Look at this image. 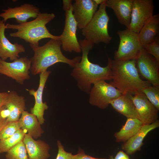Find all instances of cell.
<instances>
[{
  "mask_svg": "<svg viewBox=\"0 0 159 159\" xmlns=\"http://www.w3.org/2000/svg\"><path fill=\"white\" fill-rule=\"evenodd\" d=\"M8 93L4 105L9 112L7 121L8 122L19 121L22 113L26 109L25 100L23 97L19 95L14 91Z\"/></svg>",
  "mask_w": 159,
  "mask_h": 159,
  "instance_id": "cell-20",
  "label": "cell"
},
{
  "mask_svg": "<svg viewBox=\"0 0 159 159\" xmlns=\"http://www.w3.org/2000/svg\"><path fill=\"white\" fill-rule=\"evenodd\" d=\"M133 0H106V7L112 9L118 22L128 29L130 24Z\"/></svg>",
  "mask_w": 159,
  "mask_h": 159,
  "instance_id": "cell-18",
  "label": "cell"
},
{
  "mask_svg": "<svg viewBox=\"0 0 159 159\" xmlns=\"http://www.w3.org/2000/svg\"><path fill=\"white\" fill-rule=\"evenodd\" d=\"M142 92L150 102L159 110V86L152 85L145 87Z\"/></svg>",
  "mask_w": 159,
  "mask_h": 159,
  "instance_id": "cell-27",
  "label": "cell"
},
{
  "mask_svg": "<svg viewBox=\"0 0 159 159\" xmlns=\"http://www.w3.org/2000/svg\"><path fill=\"white\" fill-rule=\"evenodd\" d=\"M132 95L122 94L110 103L112 108L116 111L127 118L138 119L137 112L132 100Z\"/></svg>",
  "mask_w": 159,
  "mask_h": 159,
  "instance_id": "cell-21",
  "label": "cell"
},
{
  "mask_svg": "<svg viewBox=\"0 0 159 159\" xmlns=\"http://www.w3.org/2000/svg\"><path fill=\"white\" fill-rule=\"evenodd\" d=\"M20 129L21 126L19 121L8 122L0 133V140L12 136Z\"/></svg>",
  "mask_w": 159,
  "mask_h": 159,
  "instance_id": "cell-28",
  "label": "cell"
},
{
  "mask_svg": "<svg viewBox=\"0 0 159 159\" xmlns=\"http://www.w3.org/2000/svg\"><path fill=\"white\" fill-rule=\"evenodd\" d=\"M139 73L153 86H159V62L143 48L135 59Z\"/></svg>",
  "mask_w": 159,
  "mask_h": 159,
  "instance_id": "cell-10",
  "label": "cell"
},
{
  "mask_svg": "<svg viewBox=\"0 0 159 159\" xmlns=\"http://www.w3.org/2000/svg\"><path fill=\"white\" fill-rule=\"evenodd\" d=\"M9 114V110L4 106L0 108V133L8 122L7 118Z\"/></svg>",
  "mask_w": 159,
  "mask_h": 159,
  "instance_id": "cell-31",
  "label": "cell"
},
{
  "mask_svg": "<svg viewBox=\"0 0 159 159\" xmlns=\"http://www.w3.org/2000/svg\"><path fill=\"white\" fill-rule=\"evenodd\" d=\"M139 119L143 125L151 124L158 120V110L150 102L142 92L132 96Z\"/></svg>",
  "mask_w": 159,
  "mask_h": 159,
  "instance_id": "cell-12",
  "label": "cell"
},
{
  "mask_svg": "<svg viewBox=\"0 0 159 159\" xmlns=\"http://www.w3.org/2000/svg\"><path fill=\"white\" fill-rule=\"evenodd\" d=\"M51 73V71L47 70L39 74V85L36 91L33 89L30 90L26 89L29 94L34 97L35 100V104L30 110L31 113L37 117L41 125L44 122V111L48 108L47 103L43 102L42 95L45 84Z\"/></svg>",
  "mask_w": 159,
  "mask_h": 159,
  "instance_id": "cell-15",
  "label": "cell"
},
{
  "mask_svg": "<svg viewBox=\"0 0 159 159\" xmlns=\"http://www.w3.org/2000/svg\"><path fill=\"white\" fill-rule=\"evenodd\" d=\"M159 126L158 120L151 124L143 125L135 134L122 144V149L127 154L130 155L139 150L143 144V141L147 134Z\"/></svg>",
  "mask_w": 159,
  "mask_h": 159,
  "instance_id": "cell-17",
  "label": "cell"
},
{
  "mask_svg": "<svg viewBox=\"0 0 159 159\" xmlns=\"http://www.w3.org/2000/svg\"><path fill=\"white\" fill-rule=\"evenodd\" d=\"M114 159H130L128 155L123 151L120 150L117 153Z\"/></svg>",
  "mask_w": 159,
  "mask_h": 159,
  "instance_id": "cell-34",
  "label": "cell"
},
{
  "mask_svg": "<svg viewBox=\"0 0 159 159\" xmlns=\"http://www.w3.org/2000/svg\"><path fill=\"white\" fill-rule=\"evenodd\" d=\"M55 17L53 13L40 12L37 17L32 21L17 24L7 23L5 25L6 28L17 30L10 34L11 37L23 39L29 45H38L39 41L44 38L59 40V36L51 34L46 26Z\"/></svg>",
  "mask_w": 159,
  "mask_h": 159,
  "instance_id": "cell-4",
  "label": "cell"
},
{
  "mask_svg": "<svg viewBox=\"0 0 159 159\" xmlns=\"http://www.w3.org/2000/svg\"><path fill=\"white\" fill-rule=\"evenodd\" d=\"M89 94L90 104L100 109H105L112 101L123 93L110 83L102 81L93 84Z\"/></svg>",
  "mask_w": 159,
  "mask_h": 159,
  "instance_id": "cell-7",
  "label": "cell"
},
{
  "mask_svg": "<svg viewBox=\"0 0 159 159\" xmlns=\"http://www.w3.org/2000/svg\"><path fill=\"white\" fill-rule=\"evenodd\" d=\"M109 159H114V158L112 155H110L109 158Z\"/></svg>",
  "mask_w": 159,
  "mask_h": 159,
  "instance_id": "cell-37",
  "label": "cell"
},
{
  "mask_svg": "<svg viewBox=\"0 0 159 159\" xmlns=\"http://www.w3.org/2000/svg\"><path fill=\"white\" fill-rule=\"evenodd\" d=\"M64 11L65 24L62 33L59 36V40L64 51L80 53L81 52V47L76 33L77 24L73 16L72 4Z\"/></svg>",
  "mask_w": 159,
  "mask_h": 159,
  "instance_id": "cell-8",
  "label": "cell"
},
{
  "mask_svg": "<svg viewBox=\"0 0 159 159\" xmlns=\"http://www.w3.org/2000/svg\"><path fill=\"white\" fill-rule=\"evenodd\" d=\"M159 15H153L143 26L138 33L142 47L150 44L159 36Z\"/></svg>",
  "mask_w": 159,
  "mask_h": 159,
  "instance_id": "cell-22",
  "label": "cell"
},
{
  "mask_svg": "<svg viewBox=\"0 0 159 159\" xmlns=\"http://www.w3.org/2000/svg\"><path fill=\"white\" fill-rule=\"evenodd\" d=\"M19 121L21 129L27 132L34 139L41 137L44 132L37 117L27 111L22 112Z\"/></svg>",
  "mask_w": 159,
  "mask_h": 159,
  "instance_id": "cell-23",
  "label": "cell"
},
{
  "mask_svg": "<svg viewBox=\"0 0 159 159\" xmlns=\"http://www.w3.org/2000/svg\"><path fill=\"white\" fill-rule=\"evenodd\" d=\"M106 0L100 5L99 9L92 19L82 29V34L85 39L94 44L101 42L108 44L112 39L108 31L110 18L106 11Z\"/></svg>",
  "mask_w": 159,
  "mask_h": 159,
  "instance_id": "cell-5",
  "label": "cell"
},
{
  "mask_svg": "<svg viewBox=\"0 0 159 159\" xmlns=\"http://www.w3.org/2000/svg\"><path fill=\"white\" fill-rule=\"evenodd\" d=\"M154 9L153 0H133L131 21L128 29L138 33L153 15Z\"/></svg>",
  "mask_w": 159,
  "mask_h": 159,
  "instance_id": "cell-11",
  "label": "cell"
},
{
  "mask_svg": "<svg viewBox=\"0 0 159 159\" xmlns=\"http://www.w3.org/2000/svg\"><path fill=\"white\" fill-rule=\"evenodd\" d=\"M57 145L58 151L56 159H72L73 155L65 150L64 146L60 141H57Z\"/></svg>",
  "mask_w": 159,
  "mask_h": 159,
  "instance_id": "cell-30",
  "label": "cell"
},
{
  "mask_svg": "<svg viewBox=\"0 0 159 159\" xmlns=\"http://www.w3.org/2000/svg\"><path fill=\"white\" fill-rule=\"evenodd\" d=\"M120 38L118 48L114 52V59L125 61L135 60L143 49L138 33L129 29L118 30Z\"/></svg>",
  "mask_w": 159,
  "mask_h": 159,
  "instance_id": "cell-6",
  "label": "cell"
},
{
  "mask_svg": "<svg viewBox=\"0 0 159 159\" xmlns=\"http://www.w3.org/2000/svg\"><path fill=\"white\" fill-rule=\"evenodd\" d=\"M72 6L73 14L77 27L82 29L92 19L98 5L94 0H76Z\"/></svg>",
  "mask_w": 159,
  "mask_h": 159,
  "instance_id": "cell-13",
  "label": "cell"
},
{
  "mask_svg": "<svg viewBox=\"0 0 159 159\" xmlns=\"http://www.w3.org/2000/svg\"><path fill=\"white\" fill-rule=\"evenodd\" d=\"M143 125L138 118H127L120 130L114 134L116 142L124 143L126 141L135 134Z\"/></svg>",
  "mask_w": 159,
  "mask_h": 159,
  "instance_id": "cell-24",
  "label": "cell"
},
{
  "mask_svg": "<svg viewBox=\"0 0 159 159\" xmlns=\"http://www.w3.org/2000/svg\"><path fill=\"white\" fill-rule=\"evenodd\" d=\"M9 93L6 92H0V108L4 106L8 96Z\"/></svg>",
  "mask_w": 159,
  "mask_h": 159,
  "instance_id": "cell-33",
  "label": "cell"
},
{
  "mask_svg": "<svg viewBox=\"0 0 159 159\" xmlns=\"http://www.w3.org/2000/svg\"><path fill=\"white\" fill-rule=\"evenodd\" d=\"M23 141L29 159H48L50 157V146L44 141L35 140L26 133Z\"/></svg>",
  "mask_w": 159,
  "mask_h": 159,
  "instance_id": "cell-19",
  "label": "cell"
},
{
  "mask_svg": "<svg viewBox=\"0 0 159 159\" xmlns=\"http://www.w3.org/2000/svg\"><path fill=\"white\" fill-rule=\"evenodd\" d=\"M143 48L159 62V36L152 43L143 46Z\"/></svg>",
  "mask_w": 159,
  "mask_h": 159,
  "instance_id": "cell-29",
  "label": "cell"
},
{
  "mask_svg": "<svg viewBox=\"0 0 159 159\" xmlns=\"http://www.w3.org/2000/svg\"><path fill=\"white\" fill-rule=\"evenodd\" d=\"M72 1L71 0H64L63 1V8L64 10L69 9L72 4Z\"/></svg>",
  "mask_w": 159,
  "mask_h": 159,
  "instance_id": "cell-35",
  "label": "cell"
},
{
  "mask_svg": "<svg viewBox=\"0 0 159 159\" xmlns=\"http://www.w3.org/2000/svg\"><path fill=\"white\" fill-rule=\"evenodd\" d=\"M2 11L4 12L0 14V17L3 18L5 23L9 19L14 18L19 24L27 22L30 18L35 19L40 13L39 8L28 3H24L13 8L8 7Z\"/></svg>",
  "mask_w": 159,
  "mask_h": 159,
  "instance_id": "cell-14",
  "label": "cell"
},
{
  "mask_svg": "<svg viewBox=\"0 0 159 159\" xmlns=\"http://www.w3.org/2000/svg\"><path fill=\"white\" fill-rule=\"evenodd\" d=\"M6 159H29L25 145L21 141L7 152Z\"/></svg>",
  "mask_w": 159,
  "mask_h": 159,
  "instance_id": "cell-26",
  "label": "cell"
},
{
  "mask_svg": "<svg viewBox=\"0 0 159 159\" xmlns=\"http://www.w3.org/2000/svg\"><path fill=\"white\" fill-rule=\"evenodd\" d=\"M31 67V60L26 57L19 58L11 62L0 58V73L12 78L21 85L30 78Z\"/></svg>",
  "mask_w": 159,
  "mask_h": 159,
  "instance_id": "cell-9",
  "label": "cell"
},
{
  "mask_svg": "<svg viewBox=\"0 0 159 159\" xmlns=\"http://www.w3.org/2000/svg\"><path fill=\"white\" fill-rule=\"evenodd\" d=\"M96 4L98 5L102 3L105 1V0H94Z\"/></svg>",
  "mask_w": 159,
  "mask_h": 159,
  "instance_id": "cell-36",
  "label": "cell"
},
{
  "mask_svg": "<svg viewBox=\"0 0 159 159\" xmlns=\"http://www.w3.org/2000/svg\"><path fill=\"white\" fill-rule=\"evenodd\" d=\"M79 42L82 57L80 61L73 68L71 74L76 80L80 90L89 93L92 84L100 81L111 80L110 64L108 59L107 64L105 67L90 62L88 58V53L94 44L85 39Z\"/></svg>",
  "mask_w": 159,
  "mask_h": 159,
  "instance_id": "cell-1",
  "label": "cell"
},
{
  "mask_svg": "<svg viewBox=\"0 0 159 159\" xmlns=\"http://www.w3.org/2000/svg\"><path fill=\"white\" fill-rule=\"evenodd\" d=\"M72 159H107L105 158H96L86 154L84 150L79 148L77 153L75 155H73Z\"/></svg>",
  "mask_w": 159,
  "mask_h": 159,
  "instance_id": "cell-32",
  "label": "cell"
},
{
  "mask_svg": "<svg viewBox=\"0 0 159 159\" xmlns=\"http://www.w3.org/2000/svg\"><path fill=\"white\" fill-rule=\"evenodd\" d=\"M111 66L112 81L110 83L123 94L133 95L142 92L146 87L151 85L142 79L136 67L135 60L117 61L108 57Z\"/></svg>",
  "mask_w": 159,
  "mask_h": 159,
  "instance_id": "cell-2",
  "label": "cell"
},
{
  "mask_svg": "<svg viewBox=\"0 0 159 159\" xmlns=\"http://www.w3.org/2000/svg\"><path fill=\"white\" fill-rule=\"evenodd\" d=\"M29 45L34 52V56L30 59V70L34 75L47 71L48 67L59 62L67 64L73 68L81 59L80 56L72 59L66 57L62 52L61 43L58 39H51L42 46Z\"/></svg>",
  "mask_w": 159,
  "mask_h": 159,
  "instance_id": "cell-3",
  "label": "cell"
},
{
  "mask_svg": "<svg viewBox=\"0 0 159 159\" xmlns=\"http://www.w3.org/2000/svg\"><path fill=\"white\" fill-rule=\"evenodd\" d=\"M5 23L0 20V58L5 61L9 58L14 61L19 58V54L24 52L25 49L23 45L18 42L11 43L6 37Z\"/></svg>",
  "mask_w": 159,
  "mask_h": 159,
  "instance_id": "cell-16",
  "label": "cell"
},
{
  "mask_svg": "<svg viewBox=\"0 0 159 159\" xmlns=\"http://www.w3.org/2000/svg\"><path fill=\"white\" fill-rule=\"evenodd\" d=\"M26 132L20 129L12 136L0 140V153L6 152L10 149L22 141Z\"/></svg>",
  "mask_w": 159,
  "mask_h": 159,
  "instance_id": "cell-25",
  "label": "cell"
}]
</instances>
